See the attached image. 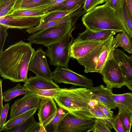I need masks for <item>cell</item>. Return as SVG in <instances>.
Returning a JSON list of instances; mask_svg holds the SVG:
<instances>
[{"mask_svg": "<svg viewBox=\"0 0 132 132\" xmlns=\"http://www.w3.org/2000/svg\"><path fill=\"white\" fill-rule=\"evenodd\" d=\"M131 56H130V57L131 59L132 60V52L131 53Z\"/></svg>", "mask_w": 132, "mask_h": 132, "instance_id": "47", "label": "cell"}, {"mask_svg": "<svg viewBox=\"0 0 132 132\" xmlns=\"http://www.w3.org/2000/svg\"><path fill=\"white\" fill-rule=\"evenodd\" d=\"M105 2V0H86L82 6L83 9L87 12L98 5L102 4Z\"/></svg>", "mask_w": 132, "mask_h": 132, "instance_id": "35", "label": "cell"}, {"mask_svg": "<svg viewBox=\"0 0 132 132\" xmlns=\"http://www.w3.org/2000/svg\"><path fill=\"white\" fill-rule=\"evenodd\" d=\"M86 0H66L61 4L50 8V12L57 11H67L71 10L79 5L84 4Z\"/></svg>", "mask_w": 132, "mask_h": 132, "instance_id": "26", "label": "cell"}, {"mask_svg": "<svg viewBox=\"0 0 132 132\" xmlns=\"http://www.w3.org/2000/svg\"><path fill=\"white\" fill-rule=\"evenodd\" d=\"M10 104L9 103L5 104L1 111L0 128L6 122Z\"/></svg>", "mask_w": 132, "mask_h": 132, "instance_id": "38", "label": "cell"}, {"mask_svg": "<svg viewBox=\"0 0 132 132\" xmlns=\"http://www.w3.org/2000/svg\"><path fill=\"white\" fill-rule=\"evenodd\" d=\"M113 56L117 61L128 81H132V60L121 49H115Z\"/></svg>", "mask_w": 132, "mask_h": 132, "instance_id": "18", "label": "cell"}, {"mask_svg": "<svg viewBox=\"0 0 132 132\" xmlns=\"http://www.w3.org/2000/svg\"><path fill=\"white\" fill-rule=\"evenodd\" d=\"M113 95L117 108H125L132 113V93L113 94Z\"/></svg>", "mask_w": 132, "mask_h": 132, "instance_id": "23", "label": "cell"}, {"mask_svg": "<svg viewBox=\"0 0 132 132\" xmlns=\"http://www.w3.org/2000/svg\"><path fill=\"white\" fill-rule=\"evenodd\" d=\"M88 88L92 94V98L102 102L111 110L115 109L117 108L113 97L112 89L105 87L102 85Z\"/></svg>", "mask_w": 132, "mask_h": 132, "instance_id": "14", "label": "cell"}, {"mask_svg": "<svg viewBox=\"0 0 132 132\" xmlns=\"http://www.w3.org/2000/svg\"><path fill=\"white\" fill-rule=\"evenodd\" d=\"M105 40L73 42L70 48L69 55L71 58L77 60L81 58Z\"/></svg>", "mask_w": 132, "mask_h": 132, "instance_id": "16", "label": "cell"}, {"mask_svg": "<svg viewBox=\"0 0 132 132\" xmlns=\"http://www.w3.org/2000/svg\"><path fill=\"white\" fill-rule=\"evenodd\" d=\"M40 129L39 132H47L45 127L42 123H40Z\"/></svg>", "mask_w": 132, "mask_h": 132, "instance_id": "46", "label": "cell"}, {"mask_svg": "<svg viewBox=\"0 0 132 132\" xmlns=\"http://www.w3.org/2000/svg\"><path fill=\"white\" fill-rule=\"evenodd\" d=\"M29 0H16L14 7L13 11L22 4Z\"/></svg>", "mask_w": 132, "mask_h": 132, "instance_id": "44", "label": "cell"}, {"mask_svg": "<svg viewBox=\"0 0 132 132\" xmlns=\"http://www.w3.org/2000/svg\"><path fill=\"white\" fill-rule=\"evenodd\" d=\"M90 112L93 118H97L103 120L107 124L110 129L112 128V120L105 115L100 109L97 105L93 107H90Z\"/></svg>", "mask_w": 132, "mask_h": 132, "instance_id": "30", "label": "cell"}, {"mask_svg": "<svg viewBox=\"0 0 132 132\" xmlns=\"http://www.w3.org/2000/svg\"><path fill=\"white\" fill-rule=\"evenodd\" d=\"M100 73L106 86L112 89L120 88L127 81L126 76L114 56L113 53L109 57Z\"/></svg>", "mask_w": 132, "mask_h": 132, "instance_id": "7", "label": "cell"}, {"mask_svg": "<svg viewBox=\"0 0 132 132\" xmlns=\"http://www.w3.org/2000/svg\"><path fill=\"white\" fill-rule=\"evenodd\" d=\"M72 29L62 40L47 48L45 52L49 58L50 64L56 67L69 68L68 64L71 57L69 52L73 41Z\"/></svg>", "mask_w": 132, "mask_h": 132, "instance_id": "6", "label": "cell"}, {"mask_svg": "<svg viewBox=\"0 0 132 132\" xmlns=\"http://www.w3.org/2000/svg\"><path fill=\"white\" fill-rule=\"evenodd\" d=\"M42 17L12 16L8 15L0 17V24L8 29H28L38 26Z\"/></svg>", "mask_w": 132, "mask_h": 132, "instance_id": "12", "label": "cell"}, {"mask_svg": "<svg viewBox=\"0 0 132 132\" xmlns=\"http://www.w3.org/2000/svg\"><path fill=\"white\" fill-rule=\"evenodd\" d=\"M125 1L132 21V0H125Z\"/></svg>", "mask_w": 132, "mask_h": 132, "instance_id": "42", "label": "cell"}, {"mask_svg": "<svg viewBox=\"0 0 132 132\" xmlns=\"http://www.w3.org/2000/svg\"><path fill=\"white\" fill-rule=\"evenodd\" d=\"M112 127L117 132H125L122 123L118 114L113 118Z\"/></svg>", "mask_w": 132, "mask_h": 132, "instance_id": "37", "label": "cell"}, {"mask_svg": "<svg viewBox=\"0 0 132 132\" xmlns=\"http://www.w3.org/2000/svg\"><path fill=\"white\" fill-rule=\"evenodd\" d=\"M81 6V5L78 6L73 9L70 11H57L50 12L47 14L42 17L40 23L39 25L62 18L76 11Z\"/></svg>", "mask_w": 132, "mask_h": 132, "instance_id": "24", "label": "cell"}, {"mask_svg": "<svg viewBox=\"0 0 132 132\" xmlns=\"http://www.w3.org/2000/svg\"><path fill=\"white\" fill-rule=\"evenodd\" d=\"M61 114L57 113L56 114L52 121L45 128L47 132H57L60 124L62 120L68 113Z\"/></svg>", "mask_w": 132, "mask_h": 132, "instance_id": "31", "label": "cell"}, {"mask_svg": "<svg viewBox=\"0 0 132 132\" xmlns=\"http://www.w3.org/2000/svg\"><path fill=\"white\" fill-rule=\"evenodd\" d=\"M29 91L26 88L21 86L20 83H19L13 88L4 92L2 94L4 102H8L18 96L26 94Z\"/></svg>", "mask_w": 132, "mask_h": 132, "instance_id": "25", "label": "cell"}, {"mask_svg": "<svg viewBox=\"0 0 132 132\" xmlns=\"http://www.w3.org/2000/svg\"><path fill=\"white\" fill-rule=\"evenodd\" d=\"M125 86L132 92V81H127L125 84Z\"/></svg>", "mask_w": 132, "mask_h": 132, "instance_id": "45", "label": "cell"}, {"mask_svg": "<svg viewBox=\"0 0 132 132\" xmlns=\"http://www.w3.org/2000/svg\"><path fill=\"white\" fill-rule=\"evenodd\" d=\"M38 122L32 115L20 125L11 129L5 130L6 132H29L32 128Z\"/></svg>", "mask_w": 132, "mask_h": 132, "instance_id": "28", "label": "cell"}, {"mask_svg": "<svg viewBox=\"0 0 132 132\" xmlns=\"http://www.w3.org/2000/svg\"><path fill=\"white\" fill-rule=\"evenodd\" d=\"M47 2V0H30L22 4L14 11L18 9L32 8L44 4Z\"/></svg>", "mask_w": 132, "mask_h": 132, "instance_id": "32", "label": "cell"}, {"mask_svg": "<svg viewBox=\"0 0 132 132\" xmlns=\"http://www.w3.org/2000/svg\"><path fill=\"white\" fill-rule=\"evenodd\" d=\"M95 125L92 131L93 132H111L109 127L103 120L94 118Z\"/></svg>", "mask_w": 132, "mask_h": 132, "instance_id": "33", "label": "cell"}, {"mask_svg": "<svg viewBox=\"0 0 132 132\" xmlns=\"http://www.w3.org/2000/svg\"><path fill=\"white\" fill-rule=\"evenodd\" d=\"M95 120L91 118H82L69 112L61 122L57 132H88L92 131Z\"/></svg>", "mask_w": 132, "mask_h": 132, "instance_id": "9", "label": "cell"}, {"mask_svg": "<svg viewBox=\"0 0 132 132\" xmlns=\"http://www.w3.org/2000/svg\"><path fill=\"white\" fill-rule=\"evenodd\" d=\"M116 11L124 26L126 32L132 39V21L125 0L122 6Z\"/></svg>", "mask_w": 132, "mask_h": 132, "instance_id": "22", "label": "cell"}, {"mask_svg": "<svg viewBox=\"0 0 132 132\" xmlns=\"http://www.w3.org/2000/svg\"><path fill=\"white\" fill-rule=\"evenodd\" d=\"M75 28L71 22L64 23L37 31L31 34L27 39L31 44H40L48 48L61 40Z\"/></svg>", "mask_w": 132, "mask_h": 132, "instance_id": "5", "label": "cell"}, {"mask_svg": "<svg viewBox=\"0 0 132 132\" xmlns=\"http://www.w3.org/2000/svg\"><path fill=\"white\" fill-rule=\"evenodd\" d=\"M60 88L38 90L36 93L40 97H49L53 98L58 94Z\"/></svg>", "mask_w": 132, "mask_h": 132, "instance_id": "34", "label": "cell"}, {"mask_svg": "<svg viewBox=\"0 0 132 132\" xmlns=\"http://www.w3.org/2000/svg\"><path fill=\"white\" fill-rule=\"evenodd\" d=\"M97 105L101 111L109 118L113 120L114 117L113 111L102 102L98 101Z\"/></svg>", "mask_w": 132, "mask_h": 132, "instance_id": "39", "label": "cell"}, {"mask_svg": "<svg viewBox=\"0 0 132 132\" xmlns=\"http://www.w3.org/2000/svg\"><path fill=\"white\" fill-rule=\"evenodd\" d=\"M105 0V3L106 2L108 1V0Z\"/></svg>", "mask_w": 132, "mask_h": 132, "instance_id": "48", "label": "cell"}, {"mask_svg": "<svg viewBox=\"0 0 132 132\" xmlns=\"http://www.w3.org/2000/svg\"><path fill=\"white\" fill-rule=\"evenodd\" d=\"M38 109L34 108L13 118L10 119L0 128V131H4L20 125L34 115Z\"/></svg>", "mask_w": 132, "mask_h": 132, "instance_id": "19", "label": "cell"}, {"mask_svg": "<svg viewBox=\"0 0 132 132\" xmlns=\"http://www.w3.org/2000/svg\"><path fill=\"white\" fill-rule=\"evenodd\" d=\"M82 20L86 28L92 31L111 30L126 32L116 11L106 3L87 12Z\"/></svg>", "mask_w": 132, "mask_h": 132, "instance_id": "3", "label": "cell"}, {"mask_svg": "<svg viewBox=\"0 0 132 132\" xmlns=\"http://www.w3.org/2000/svg\"><path fill=\"white\" fill-rule=\"evenodd\" d=\"M40 127V123L38 122L32 128L29 132H39Z\"/></svg>", "mask_w": 132, "mask_h": 132, "instance_id": "43", "label": "cell"}, {"mask_svg": "<svg viewBox=\"0 0 132 132\" xmlns=\"http://www.w3.org/2000/svg\"><path fill=\"white\" fill-rule=\"evenodd\" d=\"M92 96L86 88H64L53 99L59 107L76 117L93 118L89 105Z\"/></svg>", "mask_w": 132, "mask_h": 132, "instance_id": "2", "label": "cell"}, {"mask_svg": "<svg viewBox=\"0 0 132 132\" xmlns=\"http://www.w3.org/2000/svg\"><path fill=\"white\" fill-rule=\"evenodd\" d=\"M124 0H108L105 3L113 10L116 11L122 6Z\"/></svg>", "mask_w": 132, "mask_h": 132, "instance_id": "40", "label": "cell"}, {"mask_svg": "<svg viewBox=\"0 0 132 132\" xmlns=\"http://www.w3.org/2000/svg\"><path fill=\"white\" fill-rule=\"evenodd\" d=\"M132 38L126 31L121 32L113 39V43L115 48L118 47H122L129 53L132 50Z\"/></svg>", "mask_w": 132, "mask_h": 132, "instance_id": "21", "label": "cell"}, {"mask_svg": "<svg viewBox=\"0 0 132 132\" xmlns=\"http://www.w3.org/2000/svg\"><path fill=\"white\" fill-rule=\"evenodd\" d=\"M52 79L57 83L71 84L88 88L93 85L92 79L64 67H56L52 72Z\"/></svg>", "mask_w": 132, "mask_h": 132, "instance_id": "8", "label": "cell"}, {"mask_svg": "<svg viewBox=\"0 0 132 132\" xmlns=\"http://www.w3.org/2000/svg\"><path fill=\"white\" fill-rule=\"evenodd\" d=\"M121 31L120 30H111L93 31L86 28L84 32L79 34L78 37L73 41V42L104 41L110 36Z\"/></svg>", "mask_w": 132, "mask_h": 132, "instance_id": "17", "label": "cell"}, {"mask_svg": "<svg viewBox=\"0 0 132 132\" xmlns=\"http://www.w3.org/2000/svg\"><path fill=\"white\" fill-rule=\"evenodd\" d=\"M16 0H0V17L10 15Z\"/></svg>", "mask_w": 132, "mask_h": 132, "instance_id": "29", "label": "cell"}, {"mask_svg": "<svg viewBox=\"0 0 132 132\" xmlns=\"http://www.w3.org/2000/svg\"><path fill=\"white\" fill-rule=\"evenodd\" d=\"M46 55L45 52L41 47L37 49L30 60L28 70L32 71L37 76L52 80V72L50 69Z\"/></svg>", "mask_w": 132, "mask_h": 132, "instance_id": "10", "label": "cell"}, {"mask_svg": "<svg viewBox=\"0 0 132 132\" xmlns=\"http://www.w3.org/2000/svg\"><path fill=\"white\" fill-rule=\"evenodd\" d=\"M118 115L125 132H130L132 125V113L124 108H119Z\"/></svg>", "mask_w": 132, "mask_h": 132, "instance_id": "27", "label": "cell"}, {"mask_svg": "<svg viewBox=\"0 0 132 132\" xmlns=\"http://www.w3.org/2000/svg\"><path fill=\"white\" fill-rule=\"evenodd\" d=\"M8 29L6 27L0 24V53L3 51L5 42L8 35L7 32Z\"/></svg>", "mask_w": 132, "mask_h": 132, "instance_id": "36", "label": "cell"}, {"mask_svg": "<svg viewBox=\"0 0 132 132\" xmlns=\"http://www.w3.org/2000/svg\"><path fill=\"white\" fill-rule=\"evenodd\" d=\"M41 100L40 97L37 95L29 91L22 97L16 100L12 105L10 119L34 108L38 109Z\"/></svg>", "mask_w": 132, "mask_h": 132, "instance_id": "11", "label": "cell"}, {"mask_svg": "<svg viewBox=\"0 0 132 132\" xmlns=\"http://www.w3.org/2000/svg\"><path fill=\"white\" fill-rule=\"evenodd\" d=\"M41 100L37 114L39 122L45 127L53 119L56 114L57 108L53 98L40 97Z\"/></svg>", "mask_w": 132, "mask_h": 132, "instance_id": "13", "label": "cell"}, {"mask_svg": "<svg viewBox=\"0 0 132 132\" xmlns=\"http://www.w3.org/2000/svg\"><path fill=\"white\" fill-rule=\"evenodd\" d=\"M23 86L29 91L36 94L39 90L60 88L53 80H47L36 75L28 78L24 82Z\"/></svg>", "mask_w": 132, "mask_h": 132, "instance_id": "15", "label": "cell"}, {"mask_svg": "<svg viewBox=\"0 0 132 132\" xmlns=\"http://www.w3.org/2000/svg\"><path fill=\"white\" fill-rule=\"evenodd\" d=\"M114 37L113 35L110 36L86 55L77 59L84 67L85 73L100 72L116 49L113 43Z\"/></svg>", "mask_w": 132, "mask_h": 132, "instance_id": "4", "label": "cell"}, {"mask_svg": "<svg viewBox=\"0 0 132 132\" xmlns=\"http://www.w3.org/2000/svg\"><path fill=\"white\" fill-rule=\"evenodd\" d=\"M31 44L20 40L0 53V74L4 79L15 82L26 81L29 63L35 51Z\"/></svg>", "mask_w": 132, "mask_h": 132, "instance_id": "1", "label": "cell"}, {"mask_svg": "<svg viewBox=\"0 0 132 132\" xmlns=\"http://www.w3.org/2000/svg\"><path fill=\"white\" fill-rule=\"evenodd\" d=\"M47 2L43 5L49 9L62 3L66 0H47Z\"/></svg>", "mask_w": 132, "mask_h": 132, "instance_id": "41", "label": "cell"}, {"mask_svg": "<svg viewBox=\"0 0 132 132\" xmlns=\"http://www.w3.org/2000/svg\"><path fill=\"white\" fill-rule=\"evenodd\" d=\"M48 9H44L39 6L34 8L18 9L13 11L9 15L12 16H42L48 14Z\"/></svg>", "mask_w": 132, "mask_h": 132, "instance_id": "20", "label": "cell"}]
</instances>
